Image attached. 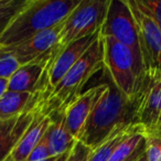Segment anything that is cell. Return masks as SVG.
<instances>
[{
	"label": "cell",
	"mask_w": 161,
	"mask_h": 161,
	"mask_svg": "<svg viewBox=\"0 0 161 161\" xmlns=\"http://www.w3.org/2000/svg\"><path fill=\"white\" fill-rule=\"evenodd\" d=\"M80 0H27L0 36L1 47H11L62 23Z\"/></svg>",
	"instance_id": "obj_1"
},
{
	"label": "cell",
	"mask_w": 161,
	"mask_h": 161,
	"mask_svg": "<svg viewBox=\"0 0 161 161\" xmlns=\"http://www.w3.org/2000/svg\"><path fill=\"white\" fill-rule=\"evenodd\" d=\"M135 109L136 102L126 98L109 80L93 108L78 140L91 150L95 149L119 126L135 123Z\"/></svg>",
	"instance_id": "obj_2"
},
{
	"label": "cell",
	"mask_w": 161,
	"mask_h": 161,
	"mask_svg": "<svg viewBox=\"0 0 161 161\" xmlns=\"http://www.w3.org/2000/svg\"><path fill=\"white\" fill-rule=\"evenodd\" d=\"M103 64L113 85L130 102H136L142 86V60L130 47L112 36H102Z\"/></svg>",
	"instance_id": "obj_3"
},
{
	"label": "cell",
	"mask_w": 161,
	"mask_h": 161,
	"mask_svg": "<svg viewBox=\"0 0 161 161\" xmlns=\"http://www.w3.org/2000/svg\"><path fill=\"white\" fill-rule=\"evenodd\" d=\"M103 56V41L99 34L90 49L76 61L45 98V108L49 114L63 110L82 93L90 78L104 67Z\"/></svg>",
	"instance_id": "obj_4"
},
{
	"label": "cell",
	"mask_w": 161,
	"mask_h": 161,
	"mask_svg": "<svg viewBox=\"0 0 161 161\" xmlns=\"http://www.w3.org/2000/svg\"><path fill=\"white\" fill-rule=\"evenodd\" d=\"M109 0H80L63 21L58 47H64L76 40L101 32L107 16Z\"/></svg>",
	"instance_id": "obj_5"
},
{
	"label": "cell",
	"mask_w": 161,
	"mask_h": 161,
	"mask_svg": "<svg viewBox=\"0 0 161 161\" xmlns=\"http://www.w3.org/2000/svg\"><path fill=\"white\" fill-rule=\"evenodd\" d=\"M99 34L101 36H112L127 45L141 58L136 21L127 0H109L107 16Z\"/></svg>",
	"instance_id": "obj_6"
},
{
	"label": "cell",
	"mask_w": 161,
	"mask_h": 161,
	"mask_svg": "<svg viewBox=\"0 0 161 161\" xmlns=\"http://www.w3.org/2000/svg\"><path fill=\"white\" fill-rule=\"evenodd\" d=\"M136 21L142 65L146 71H161V31L154 21L139 7L136 0H127Z\"/></svg>",
	"instance_id": "obj_7"
},
{
	"label": "cell",
	"mask_w": 161,
	"mask_h": 161,
	"mask_svg": "<svg viewBox=\"0 0 161 161\" xmlns=\"http://www.w3.org/2000/svg\"><path fill=\"white\" fill-rule=\"evenodd\" d=\"M98 36L99 33H97L71 42L61 49L56 47L53 58L47 66L45 76V97L49 96L52 90L63 78V76L75 64L76 61L90 49V47Z\"/></svg>",
	"instance_id": "obj_8"
},
{
	"label": "cell",
	"mask_w": 161,
	"mask_h": 161,
	"mask_svg": "<svg viewBox=\"0 0 161 161\" xmlns=\"http://www.w3.org/2000/svg\"><path fill=\"white\" fill-rule=\"evenodd\" d=\"M106 88V83L93 86L76 96L63 109L65 125L69 134L78 140L84 126Z\"/></svg>",
	"instance_id": "obj_9"
},
{
	"label": "cell",
	"mask_w": 161,
	"mask_h": 161,
	"mask_svg": "<svg viewBox=\"0 0 161 161\" xmlns=\"http://www.w3.org/2000/svg\"><path fill=\"white\" fill-rule=\"evenodd\" d=\"M55 49L45 55L21 65L20 69L9 80L8 91L43 93L45 95V76Z\"/></svg>",
	"instance_id": "obj_10"
},
{
	"label": "cell",
	"mask_w": 161,
	"mask_h": 161,
	"mask_svg": "<svg viewBox=\"0 0 161 161\" xmlns=\"http://www.w3.org/2000/svg\"><path fill=\"white\" fill-rule=\"evenodd\" d=\"M45 98L47 97L44 96L34 106L14 118L0 119V161H6L11 154L28 128L31 126Z\"/></svg>",
	"instance_id": "obj_11"
},
{
	"label": "cell",
	"mask_w": 161,
	"mask_h": 161,
	"mask_svg": "<svg viewBox=\"0 0 161 161\" xmlns=\"http://www.w3.org/2000/svg\"><path fill=\"white\" fill-rule=\"evenodd\" d=\"M62 23L31 36L28 40L11 47H3L11 52L21 65L27 64L36 58L52 52L58 44Z\"/></svg>",
	"instance_id": "obj_12"
},
{
	"label": "cell",
	"mask_w": 161,
	"mask_h": 161,
	"mask_svg": "<svg viewBox=\"0 0 161 161\" xmlns=\"http://www.w3.org/2000/svg\"><path fill=\"white\" fill-rule=\"evenodd\" d=\"M51 124L47 130V149L51 158H56L73 148L76 139L69 134L65 125L63 110H58L50 114Z\"/></svg>",
	"instance_id": "obj_13"
},
{
	"label": "cell",
	"mask_w": 161,
	"mask_h": 161,
	"mask_svg": "<svg viewBox=\"0 0 161 161\" xmlns=\"http://www.w3.org/2000/svg\"><path fill=\"white\" fill-rule=\"evenodd\" d=\"M44 96L43 93L8 91L0 99V119H10L19 116Z\"/></svg>",
	"instance_id": "obj_14"
},
{
	"label": "cell",
	"mask_w": 161,
	"mask_h": 161,
	"mask_svg": "<svg viewBox=\"0 0 161 161\" xmlns=\"http://www.w3.org/2000/svg\"><path fill=\"white\" fill-rule=\"evenodd\" d=\"M138 126L139 124L137 123L125 124V125L119 126L104 142H102L98 147H96L91 151L87 161H108L114 150L117 148V146L126 137L129 136L132 131H135Z\"/></svg>",
	"instance_id": "obj_15"
},
{
	"label": "cell",
	"mask_w": 161,
	"mask_h": 161,
	"mask_svg": "<svg viewBox=\"0 0 161 161\" xmlns=\"http://www.w3.org/2000/svg\"><path fill=\"white\" fill-rule=\"evenodd\" d=\"M27 0H0V36Z\"/></svg>",
	"instance_id": "obj_16"
},
{
	"label": "cell",
	"mask_w": 161,
	"mask_h": 161,
	"mask_svg": "<svg viewBox=\"0 0 161 161\" xmlns=\"http://www.w3.org/2000/svg\"><path fill=\"white\" fill-rule=\"evenodd\" d=\"M20 66L18 58L6 47L0 45V78L10 80Z\"/></svg>",
	"instance_id": "obj_17"
},
{
	"label": "cell",
	"mask_w": 161,
	"mask_h": 161,
	"mask_svg": "<svg viewBox=\"0 0 161 161\" xmlns=\"http://www.w3.org/2000/svg\"><path fill=\"white\" fill-rule=\"evenodd\" d=\"M139 7L154 21L161 31V0H136Z\"/></svg>",
	"instance_id": "obj_18"
},
{
	"label": "cell",
	"mask_w": 161,
	"mask_h": 161,
	"mask_svg": "<svg viewBox=\"0 0 161 161\" xmlns=\"http://www.w3.org/2000/svg\"><path fill=\"white\" fill-rule=\"evenodd\" d=\"M91 151L92 150L87 146H85L83 142L77 140L74 143L71 151H69L66 161H87Z\"/></svg>",
	"instance_id": "obj_19"
},
{
	"label": "cell",
	"mask_w": 161,
	"mask_h": 161,
	"mask_svg": "<svg viewBox=\"0 0 161 161\" xmlns=\"http://www.w3.org/2000/svg\"><path fill=\"white\" fill-rule=\"evenodd\" d=\"M146 156L148 161H161V142L146 139Z\"/></svg>",
	"instance_id": "obj_20"
},
{
	"label": "cell",
	"mask_w": 161,
	"mask_h": 161,
	"mask_svg": "<svg viewBox=\"0 0 161 161\" xmlns=\"http://www.w3.org/2000/svg\"><path fill=\"white\" fill-rule=\"evenodd\" d=\"M8 86H9V80L0 78V99L8 92Z\"/></svg>",
	"instance_id": "obj_21"
},
{
	"label": "cell",
	"mask_w": 161,
	"mask_h": 161,
	"mask_svg": "<svg viewBox=\"0 0 161 161\" xmlns=\"http://www.w3.org/2000/svg\"><path fill=\"white\" fill-rule=\"evenodd\" d=\"M147 139H153V140H158L161 142V99H160V119H159L158 128H157V130L153 134V136L150 137V138H147Z\"/></svg>",
	"instance_id": "obj_22"
},
{
	"label": "cell",
	"mask_w": 161,
	"mask_h": 161,
	"mask_svg": "<svg viewBox=\"0 0 161 161\" xmlns=\"http://www.w3.org/2000/svg\"><path fill=\"white\" fill-rule=\"evenodd\" d=\"M145 148H146V142H145V145L141 146V147L139 148V149L137 150V151L135 152V153L132 154V156H130L129 158H128L127 160H125V161H136L137 159L139 158V156H140V154L143 152V150H145Z\"/></svg>",
	"instance_id": "obj_23"
},
{
	"label": "cell",
	"mask_w": 161,
	"mask_h": 161,
	"mask_svg": "<svg viewBox=\"0 0 161 161\" xmlns=\"http://www.w3.org/2000/svg\"><path fill=\"white\" fill-rule=\"evenodd\" d=\"M69 151H71V150H69ZM69 151H67V152H65V153H63V154H61V156H58V158L55 159V161H66L67 156H69Z\"/></svg>",
	"instance_id": "obj_24"
},
{
	"label": "cell",
	"mask_w": 161,
	"mask_h": 161,
	"mask_svg": "<svg viewBox=\"0 0 161 161\" xmlns=\"http://www.w3.org/2000/svg\"><path fill=\"white\" fill-rule=\"evenodd\" d=\"M136 161H148L147 160V156H146V148H145V150H143V152L140 154V156H139V158L137 159Z\"/></svg>",
	"instance_id": "obj_25"
},
{
	"label": "cell",
	"mask_w": 161,
	"mask_h": 161,
	"mask_svg": "<svg viewBox=\"0 0 161 161\" xmlns=\"http://www.w3.org/2000/svg\"><path fill=\"white\" fill-rule=\"evenodd\" d=\"M58 158V157H56ZM56 158H47V159H42V160H34V161H55Z\"/></svg>",
	"instance_id": "obj_26"
}]
</instances>
